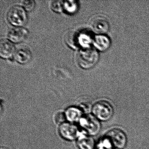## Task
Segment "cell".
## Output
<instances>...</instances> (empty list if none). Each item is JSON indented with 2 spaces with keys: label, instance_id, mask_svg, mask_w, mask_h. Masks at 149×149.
Here are the masks:
<instances>
[{
  "label": "cell",
  "instance_id": "cell-1",
  "mask_svg": "<svg viewBox=\"0 0 149 149\" xmlns=\"http://www.w3.org/2000/svg\"><path fill=\"white\" fill-rule=\"evenodd\" d=\"M77 58L78 64L81 68L89 69L93 68L98 62L99 54L96 49L90 47L80 49Z\"/></svg>",
  "mask_w": 149,
  "mask_h": 149
},
{
  "label": "cell",
  "instance_id": "cell-2",
  "mask_svg": "<svg viewBox=\"0 0 149 149\" xmlns=\"http://www.w3.org/2000/svg\"><path fill=\"white\" fill-rule=\"evenodd\" d=\"M93 40L91 33L88 31L70 33L66 39V42L70 47L74 49L81 48V49L91 47Z\"/></svg>",
  "mask_w": 149,
  "mask_h": 149
},
{
  "label": "cell",
  "instance_id": "cell-3",
  "mask_svg": "<svg viewBox=\"0 0 149 149\" xmlns=\"http://www.w3.org/2000/svg\"><path fill=\"white\" fill-rule=\"evenodd\" d=\"M10 24L15 27H22L26 23L28 17L26 12L23 7L14 6L10 8L7 14Z\"/></svg>",
  "mask_w": 149,
  "mask_h": 149
},
{
  "label": "cell",
  "instance_id": "cell-4",
  "mask_svg": "<svg viewBox=\"0 0 149 149\" xmlns=\"http://www.w3.org/2000/svg\"><path fill=\"white\" fill-rule=\"evenodd\" d=\"M92 111L95 117L102 121L110 119L114 113L111 104L105 101H100L96 103L92 107Z\"/></svg>",
  "mask_w": 149,
  "mask_h": 149
},
{
  "label": "cell",
  "instance_id": "cell-5",
  "mask_svg": "<svg viewBox=\"0 0 149 149\" xmlns=\"http://www.w3.org/2000/svg\"><path fill=\"white\" fill-rule=\"evenodd\" d=\"M79 123L84 132L91 136L96 135L101 130L99 120L94 115L88 114L83 116Z\"/></svg>",
  "mask_w": 149,
  "mask_h": 149
},
{
  "label": "cell",
  "instance_id": "cell-6",
  "mask_svg": "<svg viewBox=\"0 0 149 149\" xmlns=\"http://www.w3.org/2000/svg\"><path fill=\"white\" fill-rule=\"evenodd\" d=\"M105 136L109 139L114 149H122L126 145V135L120 129L110 130L106 133Z\"/></svg>",
  "mask_w": 149,
  "mask_h": 149
},
{
  "label": "cell",
  "instance_id": "cell-7",
  "mask_svg": "<svg viewBox=\"0 0 149 149\" xmlns=\"http://www.w3.org/2000/svg\"><path fill=\"white\" fill-rule=\"evenodd\" d=\"M59 133L64 139L72 141L78 138L80 133L77 126L71 123H64L59 127Z\"/></svg>",
  "mask_w": 149,
  "mask_h": 149
},
{
  "label": "cell",
  "instance_id": "cell-8",
  "mask_svg": "<svg viewBox=\"0 0 149 149\" xmlns=\"http://www.w3.org/2000/svg\"><path fill=\"white\" fill-rule=\"evenodd\" d=\"M29 31L23 27H15L8 33V40L13 43H19L24 41L28 36Z\"/></svg>",
  "mask_w": 149,
  "mask_h": 149
},
{
  "label": "cell",
  "instance_id": "cell-9",
  "mask_svg": "<svg viewBox=\"0 0 149 149\" xmlns=\"http://www.w3.org/2000/svg\"><path fill=\"white\" fill-rule=\"evenodd\" d=\"M91 27L95 33L103 35L108 32L109 26L108 20L105 18L97 16L91 20Z\"/></svg>",
  "mask_w": 149,
  "mask_h": 149
},
{
  "label": "cell",
  "instance_id": "cell-10",
  "mask_svg": "<svg viewBox=\"0 0 149 149\" xmlns=\"http://www.w3.org/2000/svg\"><path fill=\"white\" fill-rule=\"evenodd\" d=\"M15 48L13 43L8 39H2L0 42V56L4 59L12 58L15 54Z\"/></svg>",
  "mask_w": 149,
  "mask_h": 149
},
{
  "label": "cell",
  "instance_id": "cell-11",
  "mask_svg": "<svg viewBox=\"0 0 149 149\" xmlns=\"http://www.w3.org/2000/svg\"><path fill=\"white\" fill-rule=\"evenodd\" d=\"M14 57L16 61L19 63L26 64L32 59V52L27 48H20L15 51Z\"/></svg>",
  "mask_w": 149,
  "mask_h": 149
},
{
  "label": "cell",
  "instance_id": "cell-12",
  "mask_svg": "<svg viewBox=\"0 0 149 149\" xmlns=\"http://www.w3.org/2000/svg\"><path fill=\"white\" fill-rule=\"evenodd\" d=\"M93 43L97 50L104 51L110 47L111 41L110 38L107 36L98 35L96 36L94 38Z\"/></svg>",
  "mask_w": 149,
  "mask_h": 149
},
{
  "label": "cell",
  "instance_id": "cell-13",
  "mask_svg": "<svg viewBox=\"0 0 149 149\" xmlns=\"http://www.w3.org/2000/svg\"><path fill=\"white\" fill-rule=\"evenodd\" d=\"M77 144L80 149H93L95 141L93 138L87 133H80L77 138Z\"/></svg>",
  "mask_w": 149,
  "mask_h": 149
},
{
  "label": "cell",
  "instance_id": "cell-14",
  "mask_svg": "<svg viewBox=\"0 0 149 149\" xmlns=\"http://www.w3.org/2000/svg\"><path fill=\"white\" fill-rule=\"evenodd\" d=\"M67 120L70 123L79 122L83 117V111L80 108L70 107L66 110L65 112Z\"/></svg>",
  "mask_w": 149,
  "mask_h": 149
},
{
  "label": "cell",
  "instance_id": "cell-15",
  "mask_svg": "<svg viewBox=\"0 0 149 149\" xmlns=\"http://www.w3.org/2000/svg\"><path fill=\"white\" fill-rule=\"evenodd\" d=\"M79 8V1L74 0L63 1V8L67 14H74L78 11Z\"/></svg>",
  "mask_w": 149,
  "mask_h": 149
},
{
  "label": "cell",
  "instance_id": "cell-16",
  "mask_svg": "<svg viewBox=\"0 0 149 149\" xmlns=\"http://www.w3.org/2000/svg\"><path fill=\"white\" fill-rule=\"evenodd\" d=\"M51 9L56 13H61L64 11L63 1H54L51 4Z\"/></svg>",
  "mask_w": 149,
  "mask_h": 149
},
{
  "label": "cell",
  "instance_id": "cell-17",
  "mask_svg": "<svg viewBox=\"0 0 149 149\" xmlns=\"http://www.w3.org/2000/svg\"><path fill=\"white\" fill-rule=\"evenodd\" d=\"M36 3L34 1H24L22 3V7L26 12H31L34 9Z\"/></svg>",
  "mask_w": 149,
  "mask_h": 149
},
{
  "label": "cell",
  "instance_id": "cell-18",
  "mask_svg": "<svg viewBox=\"0 0 149 149\" xmlns=\"http://www.w3.org/2000/svg\"><path fill=\"white\" fill-rule=\"evenodd\" d=\"M55 120L56 123L57 124H62L65 123L67 120L65 113L63 112H59L56 115L55 117Z\"/></svg>",
  "mask_w": 149,
  "mask_h": 149
},
{
  "label": "cell",
  "instance_id": "cell-19",
  "mask_svg": "<svg viewBox=\"0 0 149 149\" xmlns=\"http://www.w3.org/2000/svg\"></svg>",
  "mask_w": 149,
  "mask_h": 149
}]
</instances>
